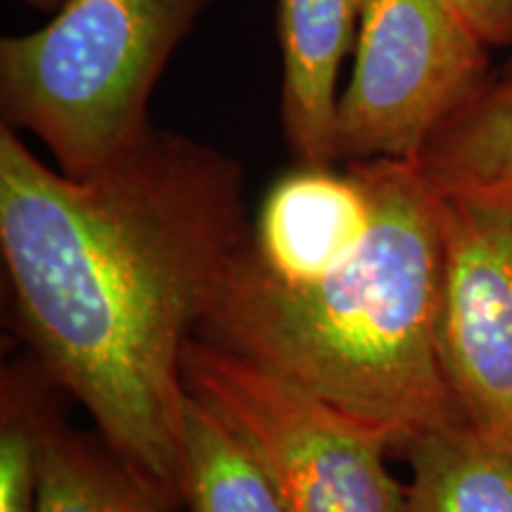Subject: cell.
I'll use <instances>...</instances> for the list:
<instances>
[{"label": "cell", "mask_w": 512, "mask_h": 512, "mask_svg": "<svg viewBox=\"0 0 512 512\" xmlns=\"http://www.w3.org/2000/svg\"><path fill=\"white\" fill-rule=\"evenodd\" d=\"M238 159L152 126L91 176L0 124V252L19 332L114 456L185 508L183 358L249 242Z\"/></svg>", "instance_id": "cell-1"}, {"label": "cell", "mask_w": 512, "mask_h": 512, "mask_svg": "<svg viewBox=\"0 0 512 512\" xmlns=\"http://www.w3.org/2000/svg\"><path fill=\"white\" fill-rule=\"evenodd\" d=\"M347 166L370 197L361 245L309 280L275 278L245 245L197 337L380 427L401 453L465 422L439 342L441 192L406 159Z\"/></svg>", "instance_id": "cell-2"}, {"label": "cell", "mask_w": 512, "mask_h": 512, "mask_svg": "<svg viewBox=\"0 0 512 512\" xmlns=\"http://www.w3.org/2000/svg\"><path fill=\"white\" fill-rule=\"evenodd\" d=\"M214 0H64L0 41L3 124L34 133L62 174L105 169L150 131L152 91Z\"/></svg>", "instance_id": "cell-3"}, {"label": "cell", "mask_w": 512, "mask_h": 512, "mask_svg": "<svg viewBox=\"0 0 512 512\" xmlns=\"http://www.w3.org/2000/svg\"><path fill=\"white\" fill-rule=\"evenodd\" d=\"M188 392L219 411L271 470L292 512H403L406 486L387 456L396 441L285 377L195 337Z\"/></svg>", "instance_id": "cell-4"}, {"label": "cell", "mask_w": 512, "mask_h": 512, "mask_svg": "<svg viewBox=\"0 0 512 512\" xmlns=\"http://www.w3.org/2000/svg\"><path fill=\"white\" fill-rule=\"evenodd\" d=\"M489 50L448 0H368L337 105L339 162H418L494 81Z\"/></svg>", "instance_id": "cell-5"}, {"label": "cell", "mask_w": 512, "mask_h": 512, "mask_svg": "<svg viewBox=\"0 0 512 512\" xmlns=\"http://www.w3.org/2000/svg\"><path fill=\"white\" fill-rule=\"evenodd\" d=\"M439 342L465 422L512 451V192H441Z\"/></svg>", "instance_id": "cell-6"}, {"label": "cell", "mask_w": 512, "mask_h": 512, "mask_svg": "<svg viewBox=\"0 0 512 512\" xmlns=\"http://www.w3.org/2000/svg\"><path fill=\"white\" fill-rule=\"evenodd\" d=\"M368 223V190L351 166L299 164L268 190L247 249L275 278L309 280L347 259Z\"/></svg>", "instance_id": "cell-7"}, {"label": "cell", "mask_w": 512, "mask_h": 512, "mask_svg": "<svg viewBox=\"0 0 512 512\" xmlns=\"http://www.w3.org/2000/svg\"><path fill=\"white\" fill-rule=\"evenodd\" d=\"M366 8L368 0H278L283 126L299 164L339 162L337 76Z\"/></svg>", "instance_id": "cell-8"}, {"label": "cell", "mask_w": 512, "mask_h": 512, "mask_svg": "<svg viewBox=\"0 0 512 512\" xmlns=\"http://www.w3.org/2000/svg\"><path fill=\"white\" fill-rule=\"evenodd\" d=\"M411 465L403 512H512V451L467 422L403 446Z\"/></svg>", "instance_id": "cell-9"}, {"label": "cell", "mask_w": 512, "mask_h": 512, "mask_svg": "<svg viewBox=\"0 0 512 512\" xmlns=\"http://www.w3.org/2000/svg\"><path fill=\"white\" fill-rule=\"evenodd\" d=\"M183 486L188 512H292L254 448L192 392L183 408Z\"/></svg>", "instance_id": "cell-10"}, {"label": "cell", "mask_w": 512, "mask_h": 512, "mask_svg": "<svg viewBox=\"0 0 512 512\" xmlns=\"http://www.w3.org/2000/svg\"><path fill=\"white\" fill-rule=\"evenodd\" d=\"M439 192H512V79H494L418 162Z\"/></svg>", "instance_id": "cell-11"}, {"label": "cell", "mask_w": 512, "mask_h": 512, "mask_svg": "<svg viewBox=\"0 0 512 512\" xmlns=\"http://www.w3.org/2000/svg\"><path fill=\"white\" fill-rule=\"evenodd\" d=\"M36 512H174L133 475L105 441L48 427Z\"/></svg>", "instance_id": "cell-12"}, {"label": "cell", "mask_w": 512, "mask_h": 512, "mask_svg": "<svg viewBox=\"0 0 512 512\" xmlns=\"http://www.w3.org/2000/svg\"><path fill=\"white\" fill-rule=\"evenodd\" d=\"M36 368H5L0 406V512H36L41 451L48 427L43 387Z\"/></svg>", "instance_id": "cell-13"}, {"label": "cell", "mask_w": 512, "mask_h": 512, "mask_svg": "<svg viewBox=\"0 0 512 512\" xmlns=\"http://www.w3.org/2000/svg\"><path fill=\"white\" fill-rule=\"evenodd\" d=\"M491 48L512 46V0H448Z\"/></svg>", "instance_id": "cell-14"}, {"label": "cell", "mask_w": 512, "mask_h": 512, "mask_svg": "<svg viewBox=\"0 0 512 512\" xmlns=\"http://www.w3.org/2000/svg\"><path fill=\"white\" fill-rule=\"evenodd\" d=\"M24 3L31 5V8L38 10V12H50V15H55L57 10H60V5L64 0H24Z\"/></svg>", "instance_id": "cell-15"}, {"label": "cell", "mask_w": 512, "mask_h": 512, "mask_svg": "<svg viewBox=\"0 0 512 512\" xmlns=\"http://www.w3.org/2000/svg\"><path fill=\"white\" fill-rule=\"evenodd\" d=\"M503 76H505V79H512V55H510L508 64H505V69H503Z\"/></svg>", "instance_id": "cell-16"}]
</instances>
